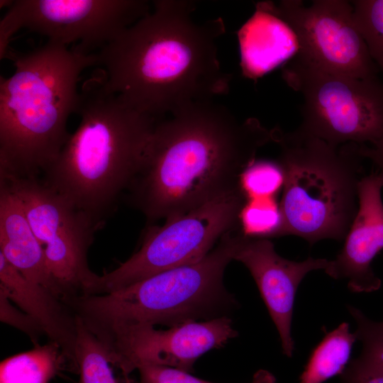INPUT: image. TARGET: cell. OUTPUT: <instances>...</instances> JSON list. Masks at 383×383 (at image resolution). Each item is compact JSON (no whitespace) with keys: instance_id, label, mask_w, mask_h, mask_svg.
<instances>
[{"instance_id":"6da1fadb","label":"cell","mask_w":383,"mask_h":383,"mask_svg":"<svg viewBox=\"0 0 383 383\" xmlns=\"http://www.w3.org/2000/svg\"><path fill=\"white\" fill-rule=\"evenodd\" d=\"M274 136V128L255 118L239 121L213 101L188 104L157 121L124 199L148 223L186 213L240 188Z\"/></svg>"},{"instance_id":"7a4b0ae2","label":"cell","mask_w":383,"mask_h":383,"mask_svg":"<svg viewBox=\"0 0 383 383\" xmlns=\"http://www.w3.org/2000/svg\"><path fill=\"white\" fill-rule=\"evenodd\" d=\"M150 12L97 52L106 89L160 119L226 94L231 75L217 56L221 18L196 22L191 1H154Z\"/></svg>"},{"instance_id":"3957f363","label":"cell","mask_w":383,"mask_h":383,"mask_svg":"<svg viewBox=\"0 0 383 383\" xmlns=\"http://www.w3.org/2000/svg\"><path fill=\"white\" fill-rule=\"evenodd\" d=\"M79 125L40 179L100 229L137 173L158 119L108 91L101 72L85 81Z\"/></svg>"},{"instance_id":"277c9868","label":"cell","mask_w":383,"mask_h":383,"mask_svg":"<svg viewBox=\"0 0 383 383\" xmlns=\"http://www.w3.org/2000/svg\"><path fill=\"white\" fill-rule=\"evenodd\" d=\"M7 58L15 70L0 81V176L40 177L70 135L67 123L78 106L77 84L96 55L48 41Z\"/></svg>"},{"instance_id":"5b68a950","label":"cell","mask_w":383,"mask_h":383,"mask_svg":"<svg viewBox=\"0 0 383 383\" xmlns=\"http://www.w3.org/2000/svg\"><path fill=\"white\" fill-rule=\"evenodd\" d=\"M241 233H226L200 261L166 270L116 291L67 302L99 340L137 326L172 327L190 321L230 316L238 306L223 283Z\"/></svg>"},{"instance_id":"8992f818","label":"cell","mask_w":383,"mask_h":383,"mask_svg":"<svg viewBox=\"0 0 383 383\" xmlns=\"http://www.w3.org/2000/svg\"><path fill=\"white\" fill-rule=\"evenodd\" d=\"M283 172L279 208L282 236L293 235L310 245L345 239L358 209L362 175L357 144L335 146L300 129L275 128Z\"/></svg>"},{"instance_id":"52a82bcc","label":"cell","mask_w":383,"mask_h":383,"mask_svg":"<svg viewBox=\"0 0 383 383\" xmlns=\"http://www.w3.org/2000/svg\"><path fill=\"white\" fill-rule=\"evenodd\" d=\"M282 77L303 97V132L335 146L383 140V84L377 78L328 72L296 56Z\"/></svg>"},{"instance_id":"ba28073f","label":"cell","mask_w":383,"mask_h":383,"mask_svg":"<svg viewBox=\"0 0 383 383\" xmlns=\"http://www.w3.org/2000/svg\"><path fill=\"white\" fill-rule=\"evenodd\" d=\"M249 199L241 187L167 218L161 226H150L136 252L115 270L99 276L94 294L110 293L160 272L200 261L226 233L240 228V213Z\"/></svg>"},{"instance_id":"9c48e42d","label":"cell","mask_w":383,"mask_h":383,"mask_svg":"<svg viewBox=\"0 0 383 383\" xmlns=\"http://www.w3.org/2000/svg\"><path fill=\"white\" fill-rule=\"evenodd\" d=\"M21 203L45 252L60 297L67 302L93 295L99 276L89 268L88 251L99 228L40 177L0 176Z\"/></svg>"},{"instance_id":"30bf717a","label":"cell","mask_w":383,"mask_h":383,"mask_svg":"<svg viewBox=\"0 0 383 383\" xmlns=\"http://www.w3.org/2000/svg\"><path fill=\"white\" fill-rule=\"evenodd\" d=\"M144 0H17L0 21V58L20 29L82 54H92L150 12Z\"/></svg>"},{"instance_id":"8fae6325","label":"cell","mask_w":383,"mask_h":383,"mask_svg":"<svg viewBox=\"0 0 383 383\" xmlns=\"http://www.w3.org/2000/svg\"><path fill=\"white\" fill-rule=\"evenodd\" d=\"M284 20L299 42L296 55L319 69L360 79H376L377 67L370 55L353 16L351 1L284 0L260 2Z\"/></svg>"},{"instance_id":"7c38bea8","label":"cell","mask_w":383,"mask_h":383,"mask_svg":"<svg viewBox=\"0 0 383 383\" xmlns=\"http://www.w3.org/2000/svg\"><path fill=\"white\" fill-rule=\"evenodd\" d=\"M238 335L230 316L190 321L167 329L137 326L115 332L101 343L128 377L145 365L172 367L192 373L204 354L224 346Z\"/></svg>"},{"instance_id":"4fadbf2b","label":"cell","mask_w":383,"mask_h":383,"mask_svg":"<svg viewBox=\"0 0 383 383\" xmlns=\"http://www.w3.org/2000/svg\"><path fill=\"white\" fill-rule=\"evenodd\" d=\"M233 260L243 263L254 279L278 331L282 353L292 357L294 342L292 322L298 287L312 271L328 267L330 260L309 257L296 262L281 257L270 239L239 236Z\"/></svg>"},{"instance_id":"5bb4252c","label":"cell","mask_w":383,"mask_h":383,"mask_svg":"<svg viewBox=\"0 0 383 383\" xmlns=\"http://www.w3.org/2000/svg\"><path fill=\"white\" fill-rule=\"evenodd\" d=\"M383 177L377 172L365 175L358 187V209L344 239V245L325 272L346 280L353 292L378 290L381 279L372 262L383 249Z\"/></svg>"},{"instance_id":"9a60e30c","label":"cell","mask_w":383,"mask_h":383,"mask_svg":"<svg viewBox=\"0 0 383 383\" xmlns=\"http://www.w3.org/2000/svg\"><path fill=\"white\" fill-rule=\"evenodd\" d=\"M0 290L32 317L48 340L59 345L77 366V317L63 299L27 279L1 253Z\"/></svg>"},{"instance_id":"2e32d148","label":"cell","mask_w":383,"mask_h":383,"mask_svg":"<svg viewBox=\"0 0 383 383\" xmlns=\"http://www.w3.org/2000/svg\"><path fill=\"white\" fill-rule=\"evenodd\" d=\"M238 40L242 71L251 79L261 77L287 62L299 49L292 28L260 2L239 30Z\"/></svg>"},{"instance_id":"e0dca14e","label":"cell","mask_w":383,"mask_h":383,"mask_svg":"<svg viewBox=\"0 0 383 383\" xmlns=\"http://www.w3.org/2000/svg\"><path fill=\"white\" fill-rule=\"evenodd\" d=\"M0 253L27 279L60 297L49 272L44 250L31 228L21 201L1 180Z\"/></svg>"},{"instance_id":"ac0fdd59","label":"cell","mask_w":383,"mask_h":383,"mask_svg":"<svg viewBox=\"0 0 383 383\" xmlns=\"http://www.w3.org/2000/svg\"><path fill=\"white\" fill-rule=\"evenodd\" d=\"M64 371L77 374V367L59 345L49 340L1 361L0 383H52Z\"/></svg>"},{"instance_id":"d6986e66","label":"cell","mask_w":383,"mask_h":383,"mask_svg":"<svg viewBox=\"0 0 383 383\" xmlns=\"http://www.w3.org/2000/svg\"><path fill=\"white\" fill-rule=\"evenodd\" d=\"M356 336L343 322L327 333L312 351L299 383H323L340 375L350 362Z\"/></svg>"},{"instance_id":"ffe728a7","label":"cell","mask_w":383,"mask_h":383,"mask_svg":"<svg viewBox=\"0 0 383 383\" xmlns=\"http://www.w3.org/2000/svg\"><path fill=\"white\" fill-rule=\"evenodd\" d=\"M75 359L78 383H136L111 360L101 341L77 318Z\"/></svg>"},{"instance_id":"44dd1931","label":"cell","mask_w":383,"mask_h":383,"mask_svg":"<svg viewBox=\"0 0 383 383\" xmlns=\"http://www.w3.org/2000/svg\"><path fill=\"white\" fill-rule=\"evenodd\" d=\"M346 308L356 326L354 333L357 340L362 345L360 355L348 365L365 373L383 375V321L370 318L352 305Z\"/></svg>"},{"instance_id":"7402d4cb","label":"cell","mask_w":383,"mask_h":383,"mask_svg":"<svg viewBox=\"0 0 383 383\" xmlns=\"http://www.w3.org/2000/svg\"><path fill=\"white\" fill-rule=\"evenodd\" d=\"M270 198H252L246 203L240 216L241 231L245 235L266 239L282 236L279 204Z\"/></svg>"},{"instance_id":"603a6c76","label":"cell","mask_w":383,"mask_h":383,"mask_svg":"<svg viewBox=\"0 0 383 383\" xmlns=\"http://www.w3.org/2000/svg\"><path fill=\"white\" fill-rule=\"evenodd\" d=\"M356 26L370 55L383 71V0L351 1Z\"/></svg>"},{"instance_id":"cb8c5ba5","label":"cell","mask_w":383,"mask_h":383,"mask_svg":"<svg viewBox=\"0 0 383 383\" xmlns=\"http://www.w3.org/2000/svg\"><path fill=\"white\" fill-rule=\"evenodd\" d=\"M283 180L277 160H255L244 172L241 187L250 199L269 198L282 188Z\"/></svg>"},{"instance_id":"d4e9b609","label":"cell","mask_w":383,"mask_h":383,"mask_svg":"<svg viewBox=\"0 0 383 383\" xmlns=\"http://www.w3.org/2000/svg\"><path fill=\"white\" fill-rule=\"evenodd\" d=\"M137 370L140 374L139 383H213L168 367L145 365ZM250 383H277V379L270 372L261 369L253 374Z\"/></svg>"},{"instance_id":"484cf974","label":"cell","mask_w":383,"mask_h":383,"mask_svg":"<svg viewBox=\"0 0 383 383\" xmlns=\"http://www.w3.org/2000/svg\"><path fill=\"white\" fill-rule=\"evenodd\" d=\"M0 320L25 333L35 345H39L40 337L45 335L35 321L15 305L1 290Z\"/></svg>"},{"instance_id":"4316f807","label":"cell","mask_w":383,"mask_h":383,"mask_svg":"<svg viewBox=\"0 0 383 383\" xmlns=\"http://www.w3.org/2000/svg\"><path fill=\"white\" fill-rule=\"evenodd\" d=\"M358 151L364 159L372 162L383 177V140L372 145H358Z\"/></svg>"},{"instance_id":"83f0119b","label":"cell","mask_w":383,"mask_h":383,"mask_svg":"<svg viewBox=\"0 0 383 383\" xmlns=\"http://www.w3.org/2000/svg\"><path fill=\"white\" fill-rule=\"evenodd\" d=\"M342 383H383V375L365 373L348 365L340 374Z\"/></svg>"}]
</instances>
